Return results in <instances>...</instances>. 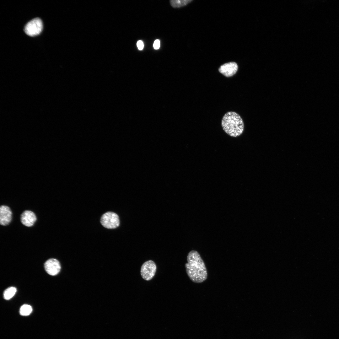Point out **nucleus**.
<instances>
[{
  "mask_svg": "<svg viewBox=\"0 0 339 339\" xmlns=\"http://www.w3.org/2000/svg\"><path fill=\"white\" fill-rule=\"evenodd\" d=\"M187 262L185 265L186 272L190 280L196 283H201L207 277L205 264L198 252L192 250L188 254Z\"/></svg>",
  "mask_w": 339,
  "mask_h": 339,
  "instance_id": "f257e3e1",
  "label": "nucleus"
},
{
  "mask_svg": "<svg viewBox=\"0 0 339 339\" xmlns=\"http://www.w3.org/2000/svg\"><path fill=\"white\" fill-rule=\"evenodd\" d=\"M221 126L227 134L234 137L240 136L244 130L243 120L238 114L233 111L225 114L222 120Z\"/></svg>",
  "mask_w": 339,
  "mask_h": 339,
  "instance_id": "f03ea898",
  "label": "nucleus"
},
{
  "mask_svg": "<svg viewBox=\"0 0 339 339\" xmlns=\"http://www.w3.org/2000/svg\"><path fill=\"white\" fill-rule=\"evenodd\" d=\"M100 222L104 227L109 229L116 228L120 224V220L117 214L108 212L104 214L100 219Z\"/></svg>",
  "mask_w": 339,
  "mask_h": 339,
  "instance_id": "7ed1b4c3",
  "label": "nucleus"
},
{
  "mask_svg": "<svg viewBox=\"0 0 339 339\" xmlns=\"http://www.w3.org/2000/svg\"><path fill=\"white\" fill-rule=\"evenodd\" d=\"M157 267L155 263L152 260L144 262L141 266L140 270L142 278L146 281L151 280L154 276Z\"/></svg>",
  "mask_w": 339,
  "mask_h": 339,
  "instance_id": "20e7f679",
  "label": "nucleus"
},
{
  "mask_svg": "<svg viewBox=\"0 0 339 339\" xmlns=\"http://www.w3.org/2000/svg\"><path fill=\"white\" fill-rule=\"evenodd\" d=\"M43 29L41 20L39 18H35L26 25L24 28L25 33L28 35L33 36L39 34Z\"/></svg>",
  "mask_w": 339,
  "mask_h": 339,
  "instance_id": "39448f33",
  "label": "nucleus"
},
{
  "mask_svg": "<svg viewBox=\"0 0 339 339\" xmlns=\"http://www.w3.org/2000/svg\"><path fill=\"white\" fill-rule=\"evenodd\" d=\"M20 218L22 224L27 227L33 226L37 219L35 213L28 210H25L20 215Z\"/></svg>",
  "mask_w": 339,
  "mask_h": 339,
  "instance_id": "423d86ee",
  "label": "nucleus"
},
{
  "mask_svg": "<svg viewBox=\"0 0 339 339\" xmlns=\"http://www.w3.org/2000/svg\"><path fill=\"white\" fill-rule=\"evenodd\" d=\"M13 213L10 208L5 205L0 207V224L3 226L8 225L12 221Z\"/></svg>",
  "mask_w": 339,
  "mask_h": 339,
  "instance_id": "0eeeda50",
  "label": "nucleus"
},
{
  "mask_svg": "<svg viewBox=\"0 0 339 339\" xmlns=\"http://www.w3.org/2000/svg\"><path fill=\"white\" fill-rule=\"evenodd\" d=\"M44 267L46 272L51 276L57 274L61 268L59 261L54 258L50 259L47 260L44 264Z\"/></svg>",
  "mask_w": 339,
  "mask_h": 339,
  "instance_id": "6e6552de",
  "label": "nucleus"
},
{
  "mask_svg": "<svg viewBox=\"0 0 339 339\" xmlns=\"http://www.w3.org/2000/svg\"><path fill=\"white\" fill-rule=\"evenodd\" d=\"M238 69L237 64L234 62L226 63L221 65L218 69L219 72L227 77L234 75Z\"/></svg>",
  "mask_w": 339,
  "mask_h": 339,
  "instance_id": "1a4fd4ad",
  "label": "nucleus"
},
{
  "mask_svg": "<svg viewBox=\"0 0 339 339\" xmlns=\"http://www.w3.org/2000/svg\"><path fill=\"white\" fill-rule=\"evenodd\" d=\"M192 0H171L170 3L171 6L174 8H179L185 6L190 3Z\"/></svg>",
  "mask_w": 339,
  "mask_h": 339,
  "instance_id": "9d476101",
  "label": "nucleus"
},
{
  "mask_svg": "<svg viewBox=\"0 0 339 339\" xmlns=\"http://www.w3.org/2000/svg\"><path fill=\"white\" fill-rule=\"evenodd\" d=\"M16 291L17 289L14 287H11L7 288L3 292L4 299L7 300L10 299L14 296Z\"/></svg>",
  "mask_w": 339,
  "mask_h": 339,
  "instance_id": "9b49d317",
  "label": "nucleus"
},
{
  "mask_svg": "<svg viewBox=\"0 0 339 339\" xmlns=\"http://www.w3.org/2000/svg\"><path fill=\"white\" fill-rule=\"evenodd\" d=\"M32 309L30 305L25 304L22 305L20 309V313L23 316L29 315L32 312Z\"/></svg>",
  "mask_w": 339,
  "mask_h": 339,
  "instance_id": "f8f14e48",
  "label": "nucleus"
},
{
  "mask_svg": "<svg viewBox=\"0 0 339 339\" xmlns=\"http://www.w3.org/2000/svg\"><path fill=\"white\" fill-rule=\"evenodd\" d=\"M160 46V42L159 40H155L153 44V47L155 49L157 50L159 48Z\"/></svg>",
  "mask_w": 339,
  "mask_h": 339,
  "instance_id": "ddd939ff",
  "label": "nucleus"
},
{
  "mask_svg": "<svg viewBox=\"0 0 339 339\" xmlns=\"http://www.w3.org/2000/svg\"><path fill=\"white\" fill-rule=\"evenodd\" d=\"M137 45L138 49L139 50H142L143 49L144 47V44L142 41L141 40L138 41Z\"/></svg>",
  "mask_w": 339,
  "mask_h": 339,
  "instance_id": "4468645a",
  "label": "nucleus"
}]
</instances>
